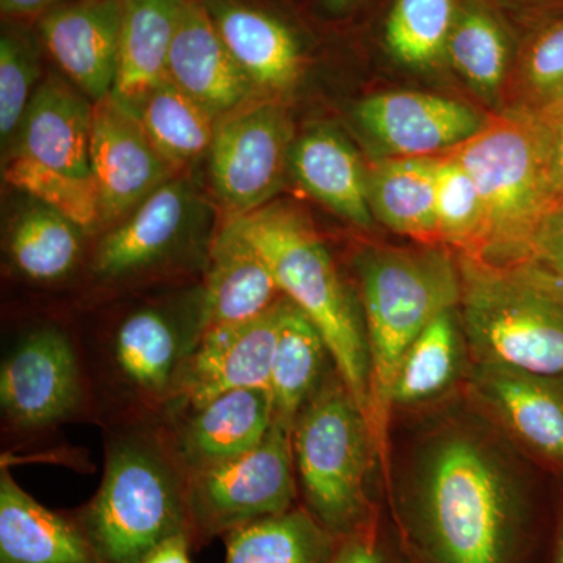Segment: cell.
<instances>
[{
	"instance_id": "obj_1",
	"label": "cell",
	"mask_w": 563,
	"mask_h": 563,
	"mask_svg": "<svg viewBox=\"0 0 563 563\" xmlns=\"http://www.w3.org/2000/svg\"><path fill=\"white\" fill-rule=\"evenodd\" d=\"M398 514L413 563H531L536 515L495 457L470 437L437 444Z\"/></svg>"
},
{
	"instance_id": "obj_2",
	"label": "cell",
	"mask_w": 563,
	"mask_h": 563,
	"mask_svg": "<svg viewBox=\"0 0 563 563\" xmlns=\"http://www.w3.org/2000/svg\"><path fill=\"white\" fill-rule=\"evenodd\" d=\"M187 481L165 421L132 418L107 444L99 490L70 515L99 563H139L173 537L190 539Z\"/></svg>"
},
{
	"instance_id": "obj_3",
	"label": "cell",
	"mask_w": 563,
	"mask_h": 563,
	"mask_svg": "<svg viewBox=\"0 0 563 563\" xmlns=\"http://www.w3.org/2000/svg\"><path fill=\"white\" fill-rule=\"evenodd\" d=\"M376 453L387 461L393 385L404 354L437 317L459 309L461 269L442 244L372 247L358 258Z\"/></svg>"
},
{
	"instance_id": "obj_4",
	"label": "cell",
	"mask_w": 563,
	"mask_h": 563,
	"mask_svg": "<svg viewBox=\"0 0 563 563\" xmlns=\"http://www.w3.org/2000/svg\"><path fill=\"white\" fill-rule=\"evenodd\" d=\"M459 313L479 363L563 376V280L537 258L457 255Z\"/></svg>"
},
{
	"instance_id": "obj_5",
	"label": "cell",
	"mask_w": 563,
	"mask_h": 563,
	"mask_svg": "<svg viewBox=\"0 0 563 563\" xmlns=\"http://www.w3.org/2000/svg\"><path fill=\"white\" fill-rule=\"evenodd\" d=\"M229 220L261 252L285 298L320 329L336 373L368 418L365 322L313 222L298 207L279 201Z\"/></svg>"
},
{
	"instance_id": "obj_6",
	"label": "cell",
	"mask_w": 563,
	"mask_h": 563,
	"mask_svg": "<svg viewBox=\"0 0 563 563\" xmlns=\"http://www.w3.org/2000/svg\"><path fill=\"white\" fill-rule=\"evenodd\" d=\"M473 177L484 209V236L472 257L523 261L551 206L548 129L543 111L506 107L450 151Z\"/></svg>"
},
{
	"instance_id": "obj_7",
	"label": "cell",
	"mask_w": 563,
	"mask_h": 563,
	"mask_svg": "<svg viewBox=\"0 0 563 563\" xmlns=\"http://www.w3.org/2000/svg\"><path fill=\"white\" fill-rule=\"evenodd\" d=\"M291 446L302 506L336 539L354 536L379 518L368 493L377 454L372 428L336 369L296 418Z\"/></svg>"
},
{
	"instance_id": "obj_8",
	"label": "cell",
	"mask_w": 563,
	"mask_h": 563,
	"mask_svg": "<svg viewBox=\"0 0 563 563\" xmlns=\"http://www.w3.org/2000/svg\"><path fill=\"white\" fill-rule=\"evenodd\" d=\"M202 332L201 287L179 303L135 307L114 324L102 350V369L132 418L163 417Z\"/></svg>"
},
{
	"instance_id": "obj_9",
	"label": "cell",
	"mask_w": 563,
	"mask_h": 563,
	"mask_svg": "<svg viewBox=\"0 0 563 563\" xmlns=\"http://www.w3.org/2000/svg\"><path fill=\"white\" fill-rule=\"evenodd\" d=\"M291 432L274 422L251 451L188 473L187 506L192 547L222 539L243 526L296 506Z\"/></svg>"
},
{
	"instance_id": "obj_10",
	"label": "cell",
	"mask_w": 563,
	"mask_h": 563,
	"mask_svg": "<svg viewBox=\"0 0 563 563\" xmlns=\"http://www.w3.org/2000/svg\"><path fill=\"white\" fill-rule=\"evenodd\" d=\"M295 128L284 102L257 98L217 122L209 157L211 188L229 218L268 206L290 174Z\"/></svg>"
},
{
	"instance_id": "obj_11",
	"label": "cell",
	"mask_w": 563,
	"mask_h": 563,
	"mask_svg": "<svg viewBox=\"0 0 563 563\" xmlns=\"http://www.w3.org/2000/svg\"><path fill=\"white\" fill-rule=\"evenodd\" d=\"M206 211L195 185L173 177L109 228L92 252L91 276L120 284L161 272L198 243Z\"/></svg>"
},
{
	"instance_id": "obj_12",
	"label": "cell",
	"mask_w": 563,
	"mask_h": 563,
	"mask_svg": "<svg viewBox=\"0 0 563 563\" xmlns=\"http://www.w3.org/2000/svg\"><path fill=\"white\" fill-rule=\"evenodd\" d=\"M87 401V379L73 339L44 324L22 333L0 365V407L16 431L70 420Z\"/></svg>"
},
{
	"instance_id": "obj_13",
	"label": "cell",
	"mask_w": 563,
	"mask_h": 563,
	"mask_svg": "<svg viewBox=\"0 0 563 563\" xmlns=\"http://www.w3.org/2000/svg\"><path fill=\"white\" fill-rule=\"evenodd\" d=\"M282 299L254 320L206 329L181 369L173 401L162 418L196 409L222 393L240 388L269 391Z\"/></svg>"
},
{
	"instance_id": "obj_14",
	"label": "cell",
	"mask_w": 563,
	"mask_h": 563,
	"mask_svg": "<svg viewBox=\"0 0 563 563\" xmlns=\"http://www.w3.org/2000/svg\"><path fill=\"white\" fill-rule=\"evenodd\" d=\"M354 118L384 157H435L472 139L487 114L431 92L387 91L358 102Z\"/></svg>"
},
{
	"instance_id": "obj_15",
	"label": "cell",
	"mask_w": 563,
	"mask_h": 563,
	"mask_svg": "<svg viewBox=\"0 0 563 563\" xmlns=\"http://www.w3.org/2000/svg\"><path fill=\"white\" fill-rule=\"evenodd\" d=\"M90 161L102 224L109 228L176 177L140 122L111 101L110 96L95 103Z\"/></svg>"
},
{
	"instance_id": "obj_16",
	"label": "cell",
	"mask_w": 563,
	"mask_h": 563,
	"mask_svg": "<svg viewBox=\"0 0 563 563\" xmlns=\"http://www.w3.org/2000/svg\"><path fill=\"white\" fill-rule=\"evenodd\" d=\"M122 16L124 0H66L38 18L44 49L62 76L95 103L113 91Z\"/></svg>"
},
{
	"instance_id": "obj_17",
	"label": "cell",
	"mask_w": 563,
	"mask_h": 563,
	"mask_svg": "<svg viewBox=\"0 0 563 563\" xmlns=\"http://www.w3.org/2000/svg\"><path fill=\"white\" fill-rule=\"evenodd\" d=\"M261 98L284 102L301 84V43L276 14L247 0H199Z\"/></svg>"
},
{
	"instance_id": "obj_18",
	"label": "cell",
	"mask_w": 563,
	"mask_h": 563,
	"mask_svg": "<svg viewBox=\"0 0 563 563\" xmlns=\"http://www.w3.org/2000/svg\"><path fill=\"white\" fill-rule=\"evenodd\" d=\"M162 420L185 472H199L247 453L268 435L274 424L272 395L240 388Z\"/></svg>"
},
{
	"instance_id": "obj_19",
	"label": "cell",
	"mask_w": 563,
	"mask_h": 563,
	"mask_svg": "<svg viewBox=\"0 0 563 563\" xmlns=\"http://www.w3.org/2000/svg\"><path fill=\"white\" fill-rule=\"evenodd\" d=\"M168 79L217 120L261 98L199 0H185L169 54Z\"/></svg>"
},
{
	"instance_id": "obj_20",
	"label": "cell",
	"mask_w": 563,
	"mask_h": 563,
	"mask_svg": "<svg viewBox=\"0 0 563 563\" xmlns=\"http://www.w3.org/2000/svg\"><path fill=\"white\" fill-rule=\"evenodd\" d=\"M95 102L65 76L41 80L10 155L70 176L92 177L90 147Z\"/></svg>"
},
{
	"instance_id": "obj_21",
	"label": "cell",
	"mask_w": 563,
	"mask_h": 563,
	"mask_svg": "<svg viewBox=\"0 0 563 563\" xmlns=\"http://www.w3.org/2000/svg\"><path fill=\"white\" fill-rule=\"evenodd\" d=\"M473 384L525 446L563 470V376L479 363Z\"/></svg>"
},
{
	"instance_id": "obj_22",
	"label": "cell",
	"mask_w": 563,
	"mask_h": 563,
	"mask_svg": "<svg viewBox=\"0 0 563 563\" xmlns=\"http://www.w3.org/2000/svg\"><path fill=\"white\" fill-rule=\"evenodd\" d=\"M206 263L203 331L254 320L284 298L268 263L232 220L211 240Z\"/></svg>"
},
{
	"instance_id": "obj_23",
	"label": "cell",
	"mask_w": 563,
	"mask_h": 563,
	"mask_svg": "<svg viewBox=\"0 0 563 563\" xmlns=\"http://www.w3.org/2000/svg\"><path fill=\"white\" fill-rule=\"evenodd\" d=\"M185 0H124L120 60L111 101L133 118L168 81L169 54Z\"/></svg>"
},
{
	"instance_id": "obj_24",
	"label": "cell",
	"mask_w": 563,
	"mask_h": 563,
	"mask_svg": "<svg viewBox=\"0 0 563 563\" xmlns=\"http://www.w3.org/2000/svg\"><path fill=\"white\" fill-rule=\"evenodd\" d=\"M290 174L322 206L357 228L374 225L368 177L357 151L329 125L310 129L295 140Z\"/></svg>"
},
{
	"instance_id": "obj_25",
	"label": "cell",
	"mask_w": 563,
	"mask_h": 563,
	"mask_svg": "<svg viewBox=\"0 0 563 563\" xmlns=\"http://www.w3.org/2000/svg\"><path fill=\"white\" fill-rule=\"evenodd\" d=\"M0 563H99L74 520L47 509L0 473Z\"/></svg>"
},
{
	"instance_id": "obj_26",
	"label": "cell",
	"mask_w": 563,
	"mask_h": 563,
	"mask_svg": "<svg viewBox=\"0 0 563 563\" xmlns=\"http://www.w3.org/2000/svg\"><path fill=\"white\" fill-rule=\"evenodd\" d=\"M435 157H384L366 166L374 220L420 244H440Z\"/></svg>"
},
{
	"instance_id": "obj_27",
	"label": "cell",
	"mask_w": 563,
	"mask_h": 563,
	"mask_svg": "<svg viewBox=\"0 0 563 563\" xmlns=\"http://www.w3.org/2000/svg\"><path fill=\"white\" fill-rule=\"evenodd\" d=\"M328 358L332 361L331 351L320 329L290 299H282L269 380L274 422L280 428L292 431L302 407L328 376Z\"/></svg>"
},
{
	"instance_id": "obj_28",
	"label": "cell",
	"mask_w": 563,
	"mask_h": 563,
	"mask_svg": "<svg viewBox=\"0 0 563 563\" xmlns=\"http://www.w3.org/2000/svg\"><path fill=\"white\" fill-rule=\"evenodd\" d=\"M224 563H332L342 540L303 506L222 537Z\"/></svg>"
},
{
	"instance_id": "obj_29",
	"label": "cell",
	"mask_w": 563,
	"mask_h": 563,
	"mask_svg": "<svg viewBox=\"0 0 563 563\" xmlns=\"http://www.w3.org/2000/svg\"><path fill=\"white\" fill-rule=\"evenodd\" d=\"M84 235L68 218L33 201L10 224L7 255L24 279L54 284L76 272L84 255Z\"/></svg>"
},
{
	"instance_id": "obj_30",
	"label": "cell",
	"mask_w": 563,
	"mask_h": 563,
	"mask_svg": "<svg viewBox=\"0 0 563 563\" xmlns=\"http://www.w3.org/2000/svg\"><path fill=\"white\" fill-rule=\"evenodd\" d=\"M136 121L176 173L209 157L218 122L169 80L146 99Z\"/></svg>"
},
{
	"instance_id": "obj_31",
	"label": "cell",
	"mask_w": 563,
	"mask_h": 563,
	"mask_svg": "<svg viewBox=\"0 0 563 563\" xmlns=\"http://www.w3.org/2000/svg\"><path fill=\"white\" fill-rule=\"evenodd\" d=\"M446 58L481 98L503 109L510 74L509 44L488 11L474 5L457 11Z\"/></svg>"
},
{
	"instance_id": "obj_32",
	"label": "cell",
	"mask_w": 563,
	"mask_h": 563,
	"mask_svg": "<svg viewBox=\"0 0 563 563\" xmlns=\"http://www.w3.org/2000/svg\"><path fill=\"white\" fill-rule=\"evenodd\" d=\"M455 310L437 317L404 354L393 385V406L426 401L453 383L462 357Z\"/></svg>"
},
{
	"instance_id": "obj_33",
	"label": "cell",
	"mask_w": 563,
	"mask_h": 563,
	"mask_svg": "<svg viewBox=\"0 0 563 563\" xmlns=\"http://www.w3.org/2000/svg\"><path fill=\"white\" fill-rule=\"evenodd\" d=\"M503 103L532 111L563 103V14L537 25L518 51ZM501 110V109H499Z\"/></svg>"
},
{
	"instance_id": "obj_34",
	"label": "cell",
	"mask_w": 563,
	"mask_h": 563,
	"mask_svg": "<svg viewBox=\"0 0 563 563\" xmlns=\"http://www.w3.org/2000/svg\"><path fill=\"white\" fill-rule=\"evenodd\" d=\"M457 11L455 0H395L385 24L388 51L409 68H433L446 57Z\"/></svg>"
},
{
	"instance_id": "obj_35",
	"label": "cell",
	"mask_w": 563,
	"mask_h": 563,
	"mask_svg": "<svg viewBox=\"0 0 563 563\" xmlns=\"http://www.w3.org/2000/svg\"><path fill=\"white\" fill-rule=\"evenodd\" d=\"M43 43L25 21L5 20L0 33V140L13 147L25 111L41 84Z\"/></svg>"
},
{
	"instance_id": "obj_36",
	"label": "cell",
	"mask_w": 563,
	"mask_h": 563,
	"mask_svg": "<svg viewBox=\"0 0 563 563\" xmlns=\"http://www.w3.org/2000/svg\"><path fill=\"white\" fill-rule=\"evenodd\" d=\"M3 177L11 187L58 211L85 233L98 231L103 225L101 201L92 177L55 172L18 154L7 158Z\"/></svg>"
},
{
	"instance_id": "obj_37",
	"label": "cell",
	"mask_w": 563,
	"mask_h": 563,
	"mask_svg": "<svg viewBox=\"0 0 563 563\" xmlns=\"http://www.w3.org/2000/svg\"><path fill=\"white\" fill-rule=\"evenodd\" d=\"M437 233L442 246L474 255L484 236V209L470 173L451 152L437 155Z\"/></svg>"
},
{
	"instance_id": "obj_38",
	"label": "cell",
	"mask_w": 563,
	"mask_h": 563,
	"mask_svg": "<svg viewBox=\"0 0 563 563\" xmlns=\"http://www.w3.org/2000/svg\"><path fill=\"white\" fill-rule=\"evenodd\" d=\"M332 563H413L401 540L393 543L379 518L363 531L340 542Z\"/></svg>"
},
{
	"instance_id": "obj_39",
	"label": "cell",
	"mask_w": 563,
	"mask_h": 563,
	"mask_svg": "<svg viewBox=\"0 0 563 563\" xmlns=\"http://www.w3.org/2000/svg\"><path fill=\"white\" fill-rule=\"evenodd\" d=\"M548 129V179H550L551 206L563 207V103L544 110ZM551 210V211H553Z\"/></svg>"
},
{
	"instance_id": "obj_40",
	"label": "cell",
	"mask_w": 563,
	"mask_h": 563,
	"mask_svg": "<svg viewBox=\"0 0 563 563\" xmlns=\"http://www.w3.org/2000/svg\"><path fill=\"white\" fill-rule=\"evenodd\" d=\"M531 257L542 262L563 280V207L550 211L540 224Z\"/></svg>"
},
{
	"instance_id": "obj_41",
	"label": "cell",
	"mask_w": 563,
	"mask_h": 563,
	"mask_svg": "<svg viewBox=\"0 0 563 563\" xmlns=\"http://www.w3.org/2000/svg\"><path fill=\"white\" fill-rule=\"evenodd\" d=\"M191 548L192 544L187 536L173 537L154 548L139 563H192Z\"/></svg>"
},
{
	"instance_id": "obj_42",
	"label": "cell",
	"mask_w": 563,
	"mask_h": 563,
	"mask_svg": "<svg viewBox=\"0 0 563 563\" xmlns=\"http://www.w3.org/2000/svg\"><path fill=\"white\" fill-rule=\"evenodd\" d=\"M66 0H0V11L5 20L27 21L41 18Z\"/></svg>"
},
{
	"instance_id": "obj_43",
	"label": "cell",
	"mask_w": 563,
	"mask_h": 563,
	"mask_svg": "<svg viewBox=\"0 0 563 563\" xmlns=\"http://www.w3.org/2000/svg\"><path fill=\"white\" fill-rule=\"evenodd\" d=\"M544 563H563V509L554 515L553 537Z\"/></svg>"
},
{
	"instance_id": "obj_44",
	"label": "cell",
	"mask_w": 563,
	"mask_h": 563,
	"mask_svg": "<svg viewBox=\"0 0 563 563\" xmlns=\"http://www.w3.org/2000/svg\"><path fill=\"white\" fill-rule=\"evenodd\" d=\"M322 2L331 10H343L346 9L350 3L354 2V0H322Z\"/></svg>"
}]
</instances>
